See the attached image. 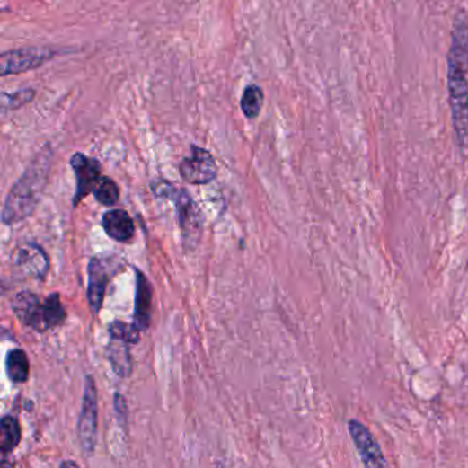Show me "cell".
<instances>
[{
    "label": "cell",
    "mask_w": 468,
    "mask_h": 468,
    "mask_svg": "<svg viewBox=\"0 0 468 468\" xmlns=\"http://www.w3.org/2000/svg\"><path fill=\"white\" fill-rule=\"evenodd\" d=\"M51 153H40L25 169L20 181L12 187L2 212L4 225L21 223L32 215L40 202L50 171Z\"/></svg>",
    "instance_id": "6da1fadb"
},
{
    "label": "cell",
    "mask_w": 468,
    "mask_h": 468,
    "mask_svg": "<svg viewBox=\"0 0 468 468\" xmlns=\"http://www.w3.org/2000/svg\"><path fill=\"white\" fill-rule=\"evenodd\" d=\"M12 309L23 326L38 332L61 326L66 319V311L57 293L41 300L38 294L21 291L13 298Z\"/></svg>",
    "instance_id": "7a4b0ae2"
},
{
    "label": "cell",
    "mask_w": 468,
    "mask_h": 468,
    "mask_svg": "<svg viewBox=\"0 0 468 468\" xmlns=\"http://www.w3.org/2000/svg\"><path fill=\"white\" fill-rule=\"evenodd\" d=\"M153 191L157 197H163L176 205L184 244L189 249H194L199 243L204 225V216L199 205L195 204L187 190L179 189L168 181L153 184Z\"/></svg>",
    "instance_id": "3957f363"
},
{
    "label": "cell",
    "mask_w": 468,
    "mask_h": 468,
    "mask_svg": "<svg viewBox=\"0 0 468 468\" xmlns=\"http://www.w3.org/2000/svg\"><path fill=\"white\" fill-rule=\"evenodd\" d=\"M448 65V93L451 106L452 126L457 145L464 147L468 143V64L446 58Z\"/></svg>",
    "instance_id": "277c9868"
},
{
    "label": "cell",
    "mask_w": 468,
    "mask_h": 468,
    "mask_svg": "<svg viewBox=\"0 0 468 468\" xmlns=\"http://www.w3.org/2000/svg\"><path fill=\"white\" fill-rule=\"evenodd\" d=\"M77 436L83 452L88 456L93 454L98 436V392L93 376L85 378L82 410L77 420Z\"/></svg>",
    "instance_id": "5b68a950"
},
{
    "label": "cell",
    "mask_w": 468,
    "mask_h": 468,
    "mask_svg": "<svg viewBox=\"0 0 468 468\" xmlns=\"http://www.w3.org/2000/svg\"><path fill=\"white\" fill-rule=\"evenodd\" d=\"M119 267V262L103 257H93L88 262L87 298L93 313H98L102 308L106 288Z\"/></svg>",
    "instance_id": "8992f818"
},
{
    "label": "cell",
    "mask_w": 468,
    "mask_h": 468,
    "mask_svg": "<svg viewBox=\"0 0 468 468\" xmlns=\"http://www.w3.org/2000/svg\"><path fill=\"white\" fill-rule=\"evenodd\" d=\"M179 173L186 183L202 186L215 181L217 176V165L208 150L199 146H191V155L181 161Z\"/></svg>",
    "instance_id": "52a82bcc"
},
{
    "label": "cell",
    "mask_w": 468,
    "mask_h": 468,
    "mask_svg": "<svg viewBox=\"0 0 468 468\" xmlns=\"http://www.w3.org/2000/svg\"><path fill=\"white\" fill-rule=\"evenodd\" d=\"M53 57L54 51L43 47H27L20 50L7 51L2 54L0 58V75L6 77L9 75L36 69Z\"/></svg>",
    "instance_id": "ba28073f"
},
{
    "label": "cell",
    "mask_w": 468,
    "mask_h": 468,
    "mask_svg": "<svg viewBox=\"0 0 468 468\" xmlns=\"http://www.w3.org/2000/svg\"><path fill=\"white\" fill-rule=\"evenodd\" d=\"M350 438L360 455L361 462L366 468H387L386 457L375 437L363 423L356 419L348 422Z\"/></svg>",
    "instance_id": "9c48e42d"
},
{
    "label": "cell",
    "mask_w": 468,
    "mask_h": 468,
    "mask_svg": "<svg viewBox=\"0 0 468 468\" xmlns=\"http://www.w3.org/2000/svg\"><path fill=\"white\" fill-rule=\"evenodd\" d=\"M75 175H76V192L73 197V207L76 208L85 195L93 191L98 181H101V163L95 158L87 157L83 153H75L70 158Z\"/></svg>",
    "instance_id": "30bf717a"
},
{
    "label": "cell",
    "mask_w": 468,
    "mask_h": 468,
    "mask_svg": "<svg viewBox=\"0 0 468 468\" xmlns=\"http://www.w3.org/2000/svg\"><path fill=\"white\" fill-rule=\"evenodd\" d=\"M153 288L145 274L137 269V293H135L134 326L145 331L152 322Z\"/></svg>",
    "instance_id": "8fae6325"
},
{
    "label": "cell",
    "mask_w": 468,
    "mask_h": 468,
    "mask_svg": "<svg viewBox=\"0 0 468 468\" xmlns=\"http://www.w3.org/2000/svg\"><path fill=\"white\" fill-rule=\"evenodd\" d=\"M17 264L31 277L44 279L49 270L46 252L35 243L23 244L17 253Z\"/></svg>",
    "instance_id": "7c38bea8"
},
{
    "label": "cell",
    "mask_w": 468,
    "mask_h": 468,
    "mask_svg": "<svg viewBox=\"0 0 468 468\" xmlns=\"http://www.w3.org/2000/svg\"><path fill=\"white\" fill-rule=\"evenodd\" d=\"M102 227L111 239L128 242L135 234L134 220L122 209L109 210L103 215Z\"/></svg>",
    "instance_id": "4fadbf2b"
},
{
    "label": "cell",
    "mask_w": 468,
    "mask_h": 468,
    "mask_svg": "<svg viewBox=\"0 0 468 468\" xmlns=\"http://www.w3.org/2000/svg\"><path fill=\"white\" fill-rule=\"evenodd\" d=\"M108 358L111 368L119 378H128L132 373L131 345L121 340L110 338L108 345Z\"/></svg>",
    "instance_id": "5bb4252c"
},
{
    "label": "cell",
    "mask_w": 468,
    "mask_h": 468,
    "mask_svg": "<svg viewBox=\"0 0 468 468\" xmlns=\"http://www.w3.org/2000/svg\"><path fill=\"white\" fill-rule=\"evenodd\" d=\"M0 428H2L0 448H2L4 457H7V455L12 454L20 446L21 439H22V430H21L18 419L12 415L4 416Z\"/></svg>",
    "instance_id": "9a60e30c"
},
{
    "label": "cell",
    "mask_w": 468,
    "mask_h": 468,
    "mask_svg": "<svg viewBox=\"0 0 468 468\" xmlns=\"http://www.w3.org/2000/svg\"><path fill=\"white\" fill-rule=\"evenodd\" d=\"M7 375L14 384H23L30 378V360L25 350L15 348L10 350L6 358Z\"/></svg>",
    "instance_id": "2e32d148"
},
{
    "label": "cell",
    "mask_w": 468,
    "mask_h": 468,
    "mask_svg": "<svg viewBox=\"0 0 468 468\" xmlns=\"http://www.w3.org/2000/svg\"><path fill=\"white\" fill-rule=\"evenodd\" d=\"M262 103H264V93L259 85L252 84L244 88L241 100V109L244 116L251 119L259 117Z\"/></svg>",
    "instance_id": "e0dca14e"
},
{
    "label": "cell",
    "mask_w": 468,
    "mask_h": 468,
    "mask_svg": "<svg viewBox=\"0 0 468 468\" xmlns=\"http://www.w3.org/2000/svg\"><path fill=\"white\" fill-rule=\"evenodd\" d=\"M93 192L95 195L96 201L105 205V207H113L114 204L119 202V187L117 186L113 179L102 176Z\"/></svg>",
    "instance_id": "ac0fdd59"
},
{
    "label": "cell",
    "mask_w": 468,
    "mask_h": 468,
    "mask_svg": "<svg viewBox=\"0 0 468 468\" xmlns=\"http://www.w3.org/2000/svg\"><path fill=\"white\" fill-rule=\"evenodd\" d=\"M109 334H110V338L124 340V342H128L129 345H135L140 340V331L134 324L124 323L119 320H116L110 324Z\"/></svg>",
    "instance_id": "d6986e66"
},
{
    "label": "cell",
    "mask_w": 468,
    "mask_h": 468,
    "mask_svg": "<svg viewBox=\"0 0 468 468\" xmlns=\"http://www.w3.org/2000/svg\"><path fill=\"white\" fill-rule=\"evenodd\" d=\"M33 96H35V91L32 90L18 91V93H12L9 96H7V93H4V109L14 108V102H17L18 108V106L32 101Z\"/></svg>",
    "instance_id": "ffe728a7"
},
{
    "label": "cell",
    "mask_w": 468,
    "mask_h": 468,
    "mask_svg": "<svg viewBox=\"0 0 468 468\" xmlns=\"http://www.w3.org/2000/svg\"><path fill=\"white\" fill-rule=\"evenodd\" d=\"M114 410H116L117 418H119V422L124 425L127 423V416H128V412H127V402L124 396H121L119 393H116L114 394Z\"/></svg>",
    "instance_id": "44dd1931"
},
{
    "label": "cell",
    "mask_w": 468,
    "mask_h": 468,
    "mask_svg": "<svg viewBox=\"0 0 468 468\" xmlns=\"http://www.w3.org/2000/svg\"><path fill=\"white\" fill-rule=\"evenodd\" d=\"M59 468H80V465L76 462H73V460H65V462L61 463V467Z\"/></svg>",
    "instance_id": "7402d4cb"
},
{
    "label": "cell",
    "mask_w": 468,
    "mask_h": 468,
    "mask_svg": "<svg viewBox=\"0 0 468 468\" xmlns=\"http://www.w3.org/2000/svg\"><path fill=\"white\" fill-rule=\"evenodd\" d=\"M2 468H14V464H13L10 460H7L6 457H4V463H2Z\"/></svg>",
    "instance_id": "603a6c76"
},
{
    "label": "cell",
    "mask_w": 468,
    "mask_h": 468,
    "mask_svg": "<svg viewBox=\"0 0 468 468\" xmlns=\"http://www.w3.org/2000/svg\"><path fill=\"white\" fill-rule=\"evenodd\" d=\"M218 468H223V465H218Z\"/></svg>",
    "instance_id": "cb8c5ba5"
}]
</instances>
